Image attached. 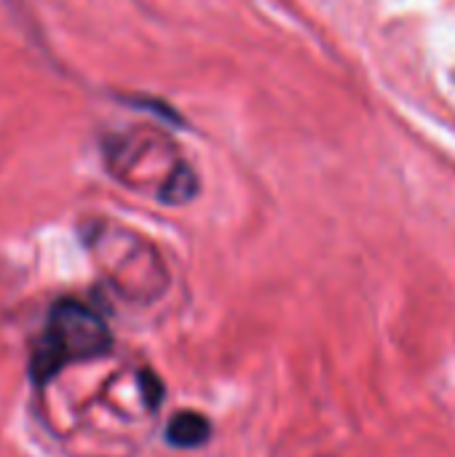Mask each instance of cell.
<instances>
[{
	"label": "cell",
	"instance_id": "cell-1",
	"mask_svg": "<svg viewBox=\"0 0 455 457\" xmlns=\"http://www.w3.org/2000/svg\"><path fill=\"white\" fill-rule=\"evenodd\" d=\"M113 332L99 311L75 297H62L48 308L43 332L32 345L27 375L32 386L54 383L75 364L99 361L113 353Z\"/></svg>",
	"mask_w": 455,
	"mask_h": 457
},
{
	"label": "cell",
	"instance_id": "cell-2",
	"mask_svg": "<svg viewBox=\"0 0 455 457\" xmlns=\"http://www.w3.org/2000/svg\"><path fill=\"white\" fill-rule=\"evenodd\" d=\"M107 163L123 185L150 190L166 204H182L193 195V177L177 147L158 134H126L107 150Z\"/></svg>",
	"mask_w": 455,
	"mask_h": 457
},
{
	"label": "cell",
	"instance_id": "cell-3",
	"mask_svg": "<svg viewBox=\"0 0 455 457\" xmlns=\"http://www.w3.org/2000/svg\"><path fill=\"white\" fill-rule=\"evenodd\" d=\"M126 246H121L110 233H102L99 260L110 276L115 292L134 303H153L166 292L169 276L164 270L161 257L150 244L137 238V233H123Z\"/></svg>",
	"mask_w": 455,
	"mask_h": 457
},
{
	"label": "cell",
	"instance_id": "cell-4",
	"mask_svg": "<svg viewBox=\"0 0 455 457\" xmlns=\"http://www.w3.org/2000/svg\"><path fill=\"white\" fill-rule=\"evenodd\" d=\"M212 431L215 428H212L206 415L193 412V410H182L166 423L164 439L174 450H198L212 439Z\"/></svg>",
	"mask_w": 455,
	"mask_h": 457
},
{
	"label": "cell",
	"instance_id": "cell-5",
	"mask_svg": "<svg viewBox=\"0 0 455 457\" xmlns=\"http://www.w3.org/2000/svg\"><path fill=\"white\" fill-rule=\"evenodd\" d=\"M139 394L145 399V407L156 412L164 402V383L158 380L156 372H139Z\"/></svg>",
	"mask_w": 455,
	"mask_h": 457
}]
</instances>
